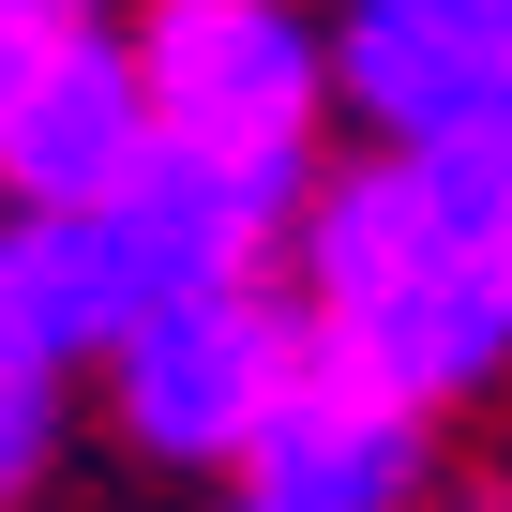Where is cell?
<instances>
[{
    "instance_id": "30bf717a",
    "label": "cell",
    "mask_w": 512,
    "mask_h": 512,
    "mask_svg": "<svg viewBox=\"0 0 512 512\" xmlns=\"http://www.w3.org/2000/svg\"><path fill=\"white\" fill-rule=\"evenodd\" d=\"M31 16H46V31H121L136 0H31Z\"/></svg>"
},
{
    "instance_id": "7a4b0ae2",
    "label": "cell",
    "mask_w": 512,
    "mask_h": 512,
    "mask_svg": "<svg viewBox=\"0 0 512 512\" xmlns=\"http://www.w3.org/2000/svg\"><path fill=\"white\" fill-rule=\"evenodd\" d=\"M121 46H136V76H151L166 151L256 181L287 226L317 211V181H332L317 136H332L347 91H332V31L302 16V0H136Z\"/></svg>"
},
{
    "instance_id": "5b68a950",
    "label": "cell",
    "mask_w": 512,
    "mask_h": 512,
    "mask_svg": "<svg viewBox=\"0 0 512 512\" xmlns=\"http://www.w3.org/2000/svg\"><path fill=\"white\" fill-rule=\"evenodd\" d=\"M422 467H437V407L392 392L377 362H347L317 332L302 377H287V407L256 422V452H241V497H272V512H407Z\"/></svg>"
},
{
    "instance_id": "3957f363",
    "label": "cell",
    "mask_w": 512,
    "mask_h": 512,
    "mask_svg": "<svg viewBox=\"0 0 512 512\" xmlns=\"http://www.w3.org/2000/svg\"><path fill=\"white\" fill-rule=\"evenodd\" d=\"M317 317L287 272H256V287H196V302H151L121 347H106V407L151 467H241L256 422L287 407Z\"/></svg>"
},
{
    "instance_id": "8fae6325",
    "label": "cell",
    "mask_w": 512,
    "mask_h": 512,
    "mask_svg": "<svg viewBox=\"0 0 512 512\" xmlns=\"http://www.w3.org/2000/svg\"><path fill=\"white\" fill-rule=\"evenodd\" d=\"M226 512H272V497H226Z\"/></svg>"
},
{
    "instance_id": "ba28073f",
    "label": "cell",
    "mask_w": 512,
    "mask_h": 512,
    "mask_svg": "<svg viewBox=\"0 0 512 512\" xmlns=\"http://www.w3.org/2000/svg\"><path fill=\"white\" fill-rule=\"evenodd\" d=\"M422 166H452V196H467V211H482V226L512 241V106H497L482 136H452V151H422Z\"/></svg>"
},
{
    "instance_id": "6da1fadb",
    "label": "cell",
    "mask_w": 512,
    "mask_h": 512,
    "mask_svg": "<svg viewBox=\"0 0 512 512\" xmlns=\"http://www.w3.org/2000/svg\"><path fill=\"white\" fill-rule=\"evenodd\" d=\"M287 287H302V317H317L347 362H377V377L422 392L437 422L512 377V241H497V226L452 196V166H422V151H362V166L317 181V211H302V241H287Z\"/></svg>"
},
{
    "instance_id": "277c9868",
    "label": "cell",
    "mask_w": 512,
    "mask_h": 512,
    "mask_svg": "<svg viewBox=\"0 0 512 512\" xmlns=\"http://www.w3.org/2000/svg\"><path fill=\"white\" fill-rule=\"evenodd\" d=\"M332 91L377 151H452L512 106V0H332Z\"/></svg>"
},
{
    "instance_id": "9c48e42d",
    "label": "cell",
    "mask_w": 512,
    "mask_h": 512,
    "mask_svg": "<svg viewBox=\"0 0 512 512\" xmlns=\"http://www.w3.org/2000/svg\"><path fill=\"white\" fill-rule=\"evenodd\" d=\"M61 46H76V31H46L31 0H0V121H16V91H31V76L61 61Z\"/></svg>"
},
{
    "instance_id": "52a82bcc",
    "label": "cell",
    "mask_w": 512,
    "mask_h": 512,
    "mask_svg": "<svg viewBox=\"0 0 512 512\" xmlns=\"http://www.w3.org/2000/svg\"><path fill=\"white\" fill-rule=\"evenodd\" d=\"M136 332V287L91 211H0V362L31 377H76Z\"/></svg>"
},
{
    "instance_id": "8992f818",
    "label": "cell",
    "mask_w": 512,
    "mask_h": 512,
    "mask_svg": "<svg viewBox=\"0 0 512 512\" xmlns=\"http://www.w3.org/2000/svg\"><path fill=\"white\" fill-rule=\"evenodd\" d=\"M151 151H166V121H151L136 46H121V31H76V46L16 91V121H0V211H106Z\"/></svg>"
}]
</instances>
